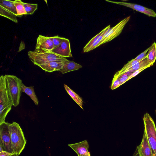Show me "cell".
I'll list each match as a JSON object with an SVG mask.
<instances>
[{"instance_id":"cell-1","label":"cell","mask_w":156,"mask_h":156,"mask_svg":"<svg viewBox=\"0 0 156 156\" xmlns=\"http://www.w3.org/2000/svg\"><path fill=\"white\" fill-rule=\"evenodd\" d=\"M7 91L13 106L16 107L19 104L21 96L22 80L12 75H4Z\"/></svg>"},{"instance_id":"cell-2","label":"cell","mask_w":156,"mask_h":156,"mask_svg":"<svg viewBox=\"0 0 156 156\" xmlns=\"http://www.w3.org/2000/svg\"><path fill=\"white\" fill-rule=\"evenodd\" d=\"M9 132L13 149V155L18 156L24 149L27 140L19 124L13 122L9 123Z\"/></svg>"},{"instance_id":"cell-3","label":"cell","mask_w":156,"mask_h":156,"mask_svg":"<svg viewBox=\"0 0 156 156\" xmlns=\"http://www.w3.org/2000/svg\"><path fill=\"white\" fill-rule=\"evenodd\" d=\"M13 106L6 87L4 75L0 77V124L5 122V119Z\"/></svg>"},{"instance_id":"cell-4","label":"cell","mask_w":156,"mask_h":156,"mask_svg":"<svg viewBox=\"0 0 156 156\" xmlns=\"http://www.w3.org/2000/svg\"><path fill=\"white\" fill-rule=\"evenodd\" d=\"M28 55L31 62L37 66L50 61L68 60L53 53L51 51L42 50L35 49L34 51H29Z\"/></svg>"},{"instance_id":"cell-5","label":"cell","mask_w":156,"mask_h":156,"mask_svg":"<svg viewBox=\"0 0 156 156\" xmlns=\"http://www.w3.org/2000/svg\"><path fill=\"white\" fill-rule=\"evenodd\" d=\"M145 131L152 153L156 156V127L153 120L147 113L143 118Z\"/></svg>"},{"instance_id":"cell-6","label":"cell","mask_w":156,"mask_h":156,"mask_svg":"<svg viewBox=\"0 0 156 156\" xmlns=\"http://www.w3.org/2000/svg\"><path fill=\"white\" fill-rule=\"evenodd\" d=\"M130 18V16H128L122 20L113 27H109L105 33L102 40L97 47L111 41L119 36Z\"/></svg>"},{"instance_id":"cell-7","label":"cell","mask_w":156,"mask_h":156,"mask_svg":"<svg viewBox=\"0 0 156 156\" xmlns=\"http://www.w3.org/2000/svg\"><path fill=\"white\" fill-rule=\"evenodd\" d=\"M9 123L5 122L0 124V145L3 151L13 155Z\"/></svg>"},{"instance_id":"cell-8","label":"cell","mask_w":156,"mask_h":156,"mask_svg":"<svg viewBox=\"0 0 156 156\" xmlns=\"http://www.w3.org/2000/svg\"><path fill=\"white\" fill-rule=\"evenodd\" d=\"M105 1L126 6L139 12L143 13L149 17L151 16L154 17H156V13L154 10L139 5L123 2L112 1L108 0H105Z\"/></svg>"},{"instance_id":"cell-9","label":"cell","mask_w":156,"mask_h":156,"mask_svg":"<svg viewBox=\"0 0 156 156\" xmlns=\"http://www.w3.org/2000/svg\"><path fill=\"white\" fill-rule=\"evenodd\" d=\"M133 156H154L144 130L141 143L136 147Z\"/></svg>"},{"instance_id":"cell-10","label":"cell","mask_w":156,"mask_h":156,"mask_svg":"<svg viewBox=\"0 0 156 156\" xmlns=\"http://www.w3.org/2000/svg\"><path fill=\"white\" fill-rule=\"evenodd\" d=\"M53 53L61 57H72L70 42L68 39L65 38L62 43L51 51Z\"/></svg>"},{"instance_id":"cell-11","label":"cell","mask_w":156,"mask_h":156,"mask_svg":"<svg viewBox=\"0 0 156 156\" xmlns=\"http://www.w3.org/2000/svg\"><path fill=\"white\" fill-rule=\"evenodd\" d=\"M54 48L53 43L51 37L39 35L37 39L35 49L51 51Z\"/></svg>"},{"instance_id":"cell-12","label":"cell","mask_w":156,"mask_h":156,"mask_svg":"<svg viewBox=\"0 0 156 156\" xmlns=\"http://www.w3.org/2000/svg\"><path fill=\"white\" fill-rule=\"evenodd\" d=\"M68 60H53L45 62L37 66L45 72L49 73L58 71L64 63Z\"/></svg>"},{"instance_id":"cell-13","label":"cell","mask_w":156,"mask_h":156,"mask_svg":"<svg viewBox=\"0 0 156 156\" xmlns=\"http://www.w3.org/2000/svg\"><path fill=\"white\" fill-rule=\"evenodd\" d=\"M68 145L76 152L78 156L90 154L89 151V145L86 140Z\"/></svg>"},{"instance_id":"cell-14","label":"cell","mask_w":156,"mask_h":156,"mask_svg":"<svg viewBox=\"0 0 156 156\" xmlns=\"http://www.w3.org/2000/svg\"><path fill=\"white\" fill-rule=\"evenodd\" d=\"M82 66L74 61L68 60L63 65L59 70L62 74H64L72 71L77 70L81 68Z\"/></svg>"},{"instance_id":"cell-15","label":"cell","mask_w":156,"mask_h":156,"mask_svg":"<svg viewBox=\"0 0 156 156\" xmlns=\"http://www.w3.org/2000/svg\"><path fill=\"white\" fill-rule=\"evenodd\" d=\"M21 91L28 95L36 105H37L38 104L39 101L35 93L34 86L27 87L23 83L21 87Z\"/></svg>"},{"instance_id":"cell-16","label":"cell","mask_w":156,"mask_h":156,"mask_svg":"<svg viewBox=\"0 0 156 156\" xmlns=\"http://www.w3.org/2000/svg\"><path fill=\"white\" fill-rule=\"evenodd\" d=\"M146 57L149 63L153 66L156 60V43L155 42L149 48Z\"/></svg>"},{"instance_id":"cell-17","label":"cell","mask_w":156,"mask_h":156,"mask_svg":"<svg viewBox=\"0 0 156 156\" xmlns=\"http://www.w3.org/2000/svg\"><path fill=\"white\" fill-rule=\"evenodd\" d=\"M0 6L17 16L15 1L0 0Z\"/></svg>"},{"instance_id":"cell-18","label":"cell","mask_w":156,"mask_h":156,"mask_svg":"<svg viewBox=\"0 0 156 156\" xmlns=\"http://www.w3.org/2000/svg\"><path fill=\"white\" fill-rule=\"evenodd\" d=\"M64 87L65 90L70 96L79 105L80 107L83 109V101L82 98L66 84H64Z\"/></svg>"},{"instance_id":"cell-19","label":"cell","mask_w":156,"mask_h":156,"mask_svg":"<svg viewBox=\"0 0 156 156\" xmlns=\"http://www.w3.org/2000/svg\"><path fill=\"white\" fill-rule=\"evenodd\" d=\"M110 27V25H108L92 38L83 48V52H86L90 51V50L91 46L97 41L99 37Z\"/></svg>"},{"instance_id":"cell-20","label":"cell","mask_w":156,"mask_h":156,"mask_svg":"<svg viewBox=\"0 0 156 156\" xmlns=\"http://www.w3.org/2000/svg\"><path fill=\"white\" fill-rule=\"evenodd\" d=\"M152 66L148 62L147 57L139 62L133 66L126 70L124 73L130 72H134L141 68L147 66ZM123 73V74H124Z\"/></svg>"},{"instance_id":"cell-21","label":"cell","mask_w":156,"mask_h":156,"mask_svg":"<svg viewBox=\"0 0 156 156\" xmlns=\"http://www.w3.org/2000/svg\"><path fill=\"white\" fill-rule=\"evenodd\" d=\"M0 15L10 19L13 22L17 23V16L15 14L0 6Z\"/></svg>"},{"instance_id":"cell-22","label":"cell","mask_w":156,"mask_h":156,"mask_svg":"<svg viewBox=\"0 0 156 156\" xmlns=\"http://www.w3.org/2000/svg\"><path fill=\"white\" fill-rule=\"evenodd\" d=\"M14 1L17 14V16L20 17L23 15H27L21 1L20 0H15Z\"/></svg>"},{"instance_id":"cell-23","label":"cell","mask_w":156,"mask_h":156,"mask_svg":"<svg viewBox=\"0 0 156 156\" xmlns=\"http://www.w3.org/2000/svg\"><path fill=\"white\" fill-rule=\"evenodd\" d=\"M27 15H32L37 9V4L22 2Z\"/></svg>"},{"instance_id":"cell-24","label":"cell","mask_w":156,"mask_h":156,"mask_svg":"<svg viewBox=\"0 0 156 156\" xmlns=\"http://www.w3.org/2000/svg\"><path fill=\"white\" fill-rule=\"evenodd\" d=\"M51 37L53 43L54 48L59 45L62 42L64 38V37H61L58 36H54Z\"/></svg>"},{"instance_id":"cell-25","label":"cell","mask_w":156,"mask_h":156,"mask_svg":"<svg viewBox=\"0 0 156 156\" xmlns=\"http://www.w3.org/2000/svg\"><path fill=\"white\" fill-rule=\"evenodd\" d=\"M129 76L127 74V73H126L119 76L115 75L114 76L117 77L119 79L122 85L127 81Z\"/></svg>"},{"instance_id":"cell-26","label":"cell","mask_w":156,"mask_h":156,"mask_svg":"<svg viewBox=\"0 0 156 156\" xmlns=\"http://www.w3.org/2000/svg\"><path fill=\"white\" fill-rule=\"evenodd\" d=\"M121 85L119 79L115 76L112 80L111 88L112 90L115 89Z\"/></svg>"},{"instance_id":"cell-27","label":"cell","mask_w":156,"mask_h":156,"mask_svg":"<svg viewBox=\"0 0 156 156\" xmlns=\"http://www.w3.org/2000/svg\"><path fill=\"white\" fill-rule=\"evenodd\" d=\"M148 50L149 48H147L144 52L140 54L134 59L135 60H138L140 61L144 59L146 57L147 54V53L148 52Z\"/></svg>"},{"instance_id":"cell-28","label":"cell","mask_w":156,"mask_h":156,"mask_svg":"<svg viewBox=\"0 0 156 156\" xmlns=\"http://www.w3.org/2000/svg\"><path fill=\"white\" fill-rule=\"evenodd\" d=\"M150 67V66H148L144 67L134 71L129 76V77L127 80V81L137 75L139 73H140V72H141L145 69Z\"/></svg>"},{"instance_id":"cell-29","label":"cell","mask_w":156,"mask_h":156,"mask_svg":"<svg viewBox=\"0 0 156 156\" xmlns=\"http://www.w3.org/2000/svg\"><path fill=\"white\" fill-rule=\"evenodd\" d=\"M106 30L98 38L97 41L93 44V45L91 46L90 50V51L92 50L95 49L97 47V46L99 44L101 40H102L104 34Z\"/></svg>"},{"instance_id":"cell-30","label":"cell","mask_w":156,"mask_h":156,"mask_svg":"<svg viewBox=\"0 0 156 156\" xmlns=\"http://www.w3.org/2000/svg\"><path fill=\"white\" fill-rule=\"evenodd\" d=\"M12 155L5 151L0 152V156H11Z\"/></svg>"},{"instance_id":"cell-31","label":"cell","mask_w":156,"mask_h":156,"mask_svg":"<svg viewBox=\"0 0 156 156\" xmlns=\"http://www.w3.org/2000/svg\"><path fill=\"white\" fill-rule=\"evenodd\" d=\"M2 151H3L2 148V146L0 145V152H2Z\"/></svg>"},{"instance_id":"cell-32","label":"cell","mask_w":156,"mask_h":156,"mask_svg":"<svg viewBox=\"0 0 156 156\" xmlns=\"http://www.w3.org/2000/svg\"><path fill=\"white\" fill-rule=\"evenodd\" d=\"M90 156V154H89L88 155H83V156Z\"/></svg>"},{"instance_id":"cell-33","label":"cell","mask_w":156,"mask_h":156,"mask_svg":"<svg viewBox=\"0 0 156 156\" xmlns=\"http://www.w3.org/2000/svg\"><path fill=\"white\" fill-rule=\"evenodd\" d=\"M11 156H16V155H11Z\"/></svg>"},{"instance_id":"cell-34","label":"cell","mask_w":156,"mask_h":156,"mask_svg":"<svg viewBox=\"0 0 156 156\" xmlns=\"http://www.w3.org/2000/svg\"><path fill=\"white\" fill-rule=\"evenodd\" d=\"M155 113H156V110H155Z\"/></svg>"}]
</instances>
